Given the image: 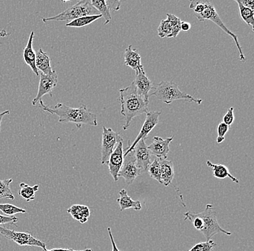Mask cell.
Masks as SVG:
<instances>
[{
  "label": "cell",
  "mask_w": 254,
  "mask_h": 251,
  "mask_svg": "<svg viewBox=\"0 0 254 251\" xmlns=\"http://www.w3.org/2000/svg\"><path fill=\"white\" fill-rule=\"evenodd\" d=\"M206 165L212 169V171H213V176L216 178L225 179L226 177H229L233 182H236V183H239L238 179L233 177L230 174L227 167L224 166L222 165H214V164H212V162L209 161L206 162Z\"/></svg>",
  "instance_id": "cell-23"
},
{
  "label": "cell",
  "mask_w": 254,
  "mask_h": 251,
  "mask_svg": "<svg viewBox=\"0 0 254 251\" xmlns=\"http://www.w3.org/2000/svg\"><path fill=\"white\" fill-rule=\"evenodd\" d=\"M233 112H234V108L230 107L227 113L224 115L223 119H222V120H223L222 122L226 124V125H228L229 127L231 126L232 124L233 123L235 120L234 113H233Z\"/></svg>",
  "instance_id": "cell-35"
},
{
  "label": "cell",
  "mask_w": 254,
  "mask_h": 251,
  "mask_svg": "<svg viewBox=\"0 0 254 251\" xmlns=\"http://www.w3.org/2000/svg\"><path fill=\"white\" fill-rule=\"evenodd\" d=\"M95 15H98V10L92 5L90 1L82 0L56 16L44 17L42 20L46 23L50 21H66V23H69L79 17Z\"/></svg>",
  "instance_id": "cell-4"
},
{
  "label": "cell",
  "mask_w": 254,
  "mask_h": 251,
  "mask_svg": "<svg viewBox=\"0 0 254 251\" xmlns=\"http://www.w3.org/2000/svg\"><path fill=\"white\" fill-rule=\"evenodd\" d=\"M161 113V112H156V111H151V112H149L148 111V112L146 113L145 120H144V124H143L142 128H141L140 132H139L137 137L134 140L133 144L125 149L124 157H125V156H126L127 154L129 153V152H132L135 146L136 145V144H137L140 140H147V138H148L149 133L158 125L159 117H160Z\"/></svg>",
  "instance_id": "cell-10"
},
{
  "label": "cell",
  "mask_w": 254,
  "mask_h": 251,
  "mask_svg": "<svg viewBox=\"0 0 254 251\" xmlns=\"http://www.w3.org/2000/svg\"><path fill=\"white\" fill-rule=\"evenodd\" d=\"M229 129L230 127L224 122L219 124L218 127H217V144H222L225 141V135L228 133Z\"/></svg>",
  "instance_id": "cell-33"
},
{
  "label": "cell",
  "mask_w": 254,
  "mask_h": 251,
  "mask_svg": "<svg viewBox=\"0 0 254 251\" xmlns=\"http://www.w3.org/2000/svg\"><path fill=\"white\" fill-rule=\"evenodd\" d=\"M119 195L120 196L117 198V201L120 206L121 211L130 209H133L136 211H140L142 209L140 201L131 199L125 189H122L119 191Z\"/></svg>",
  "instance_id": "cell-18"
},
{
  "label": "cell",
  "mask_w": 254,
  "mask_h": 251,
  "mask_svg": "<svg viewBox=\"0 0 254 251\" xmlns=\"http://www.w3.org/2000/svg\"><path fill=\"white\" fill-rule=\"evenodd\" d=\"M161 167V182L165 187L171 185L174 177V164L167 160H160Z\"/></svg>",
  "instance_id": "cell-21"
},
{
  "label": "cell",
  "mask_w": 254,
  "mask_h": 251,
  "mask_svg": "<svg viewBox=\"0 0 254 251\" xmlns=\"http://www.w3.org/2000/svg\"><path fill=\"white\" fill-rule=\"evenodd\" d=\"M190 7V9H193L195 15H198L205 8V1H191Z\"/></svg>",
  "instance_id": "cell-34"
},
{
  "label": "cell",
  "mask_w": 254,
  "mask_h": 251,
  "mask_svg": "<svg viewBox=\"0 0 254 251\" xmlns=\"http://www.w3.org/2000/svg\"><path fill=\"white\" fill-rule=\"evenodd\" d=\"M92 5L100 12V15L104 17V25H107L111 20V1H101V0H92L90 1Z\"/></svg>",
  "instance_id": "cell-22"
},
{
  "label": "cell",
  "mask_w": 254,
  "mask_h": 251,
  "mask_svg": "<svg viewBox=\"0 0 254 251\" xmlns=\"http://www.w3.org/2000/svg\"><path fill=\"white\" fill-rule=\"evenodd\" d=\"M102 17L101 15H90V16H85L79 17L76 20H72L70 23H66V27H70V28H82V27L87 26V25L91 24L95 20Z\"/></svg>",
  "instance_id": "cell-25"
},
{
  "label": "cell",
  "mask_w": 254,
  "mask_h": 251,
  "mask_svg": "<svg viewBox=\"0 0 254 251\" xmlns=\"http://www.w3.org/2000/svg\"><path fill=\"white\" fill-rule=\"evenodd\" d=\"M135 88L138 94L144 98V101L149 102L150 97V92L151 90L154 89V85L152 81L148 79L147 75L144 71V68L142 67L136 75L134 82Z\"/></svg>",
  "instance_id": "cell-12"
},
{
  "label": "cell",
  "mask_w": 254,
  "mask_h": 251,
  "mask_svg": "<svg viewBox=\"0 0 254 251\" xmlns=\"http://www.w3.org/2000/svg\"><path fill=\"white\" fill-rule=\"evenodd\" d=\"M34 38V31H31L30 33L29 39H28V43L25 46L23 51V59L25 64L31 67L33 72L36 75L39 76V72L36 66V52L33 47V41Z\"/></svg>",
  "instance_id": "cell-16"
},
{
  "label": "cell",
  "mask_w": 254,
  "mask_h": 251,
  "mask_svg": "<svg viewBox=\"0 0 254 251\" xmlns=\"http://www.w3.org/2000/svg\"><path fill=\"white\" fill-rule=\"evenodd\" d=\"M9 114V110L3 111V112H0V132H1V124L2 121L3 117L7 114Z\"/></svg>",
  "instance_id": "cell-41"
},
{
  "label": "cell",
  "mask_w": 254,
  "mask_h": 251,
  "mask_svg": "<svg viewBox=\"0 0 254 251\" xmlns=\"http://www.w3.org/2000/svg\"><path fill=\"white\" fill-rule=\"evenodd\" d=\"M123 138L119 133L114 131L111 128L103 127L102 146H101V164L106 165L109 161L111 154L114 152L117 144L123 141Z\"/></svg>",
  "instance_id": "cell-8"
},
{
  "label": "cell",
  "mask_w": 254,
  "mask_h": 251,
  "mask_svg": "<svg viewBox=\"0 0 254 251\" xmlns=\"http://www.w3.org/2000/svg\"><path fill=\"white\" fill-rule=\"evenodd\" d=\"M43 251H93V250L90 249H84V250L81 251H76L72 249H52L50 250H47V249Z\"/></svg>",
  "instance_id": "cell-39"
},
{
  "label": "cell",
  "mask_w": 254,
  "mask_h": 251,
  "mask_svg": "<svg viewBox=\"0 0 254 251\" xmlns=\"http://www.w3.org/2000/svg\"><path fill=\"white\" fill-rule=\"evenodd\" d=\"M0 235L20 246L39 247L42 249L43 251L47 249L46 243L35 238L31 233L16 232L15 230H9L6 227L0 226Z\"/></svg>",
  "instance_id": "cell-7"
},
{
  "label": "cell",
  "mask_w": 254,
  "mask_h": 251,
  "mask_svg": "<svg viewBox=\"0 0 254 251\" xmlns=\"http://www.w3.org/2000/svg\"><path fill=\"white\" fill-rule=\"evenodd\" d=\"M39 105L44 112L58 116L59 122L61 123H74L79 129H80L82 125L98 126L96 114L90 112L86 105H82L78 108H71L65 105L63 103H57L55 109H51L44 104L42 100L39 101Z\"/></svg>",
  "instance_id": "cell-1"
},
{
  "label": "cell",
  "mask_w": 254,
  "mask_h": 251,
  "mask_svg": "<svg viewBox=\"0 0 254 251\" xmlns=\"http://www.w3.org/2000/svg\"><path fill=\"white\" fill-rule=\"evenodd\" d=\"M107 231L108 233H109V238H110L111 245H112V251H120L119 250L118 248H117L115 241H114V237H113L112 233H111L110 227H108Z\"/></svg>",
  "instance_id": "cell-38"
},
{
  "label": "cell",
  "mask_w": 254,
  "mask_h": 251,
  "mask_svg": "<svg viewBox=\"0 0 254 251\" xmlns=\"http://www.w3.org/2000/svg\"><path fill=\"white\" fill-rule=\"evenodd\" d=\"M125 64L134 70L136 75L143 65L141 63V56L138 53L137 50L132 48V46L130 44L125 50Z\"/></svg>",
  "instance_id": "cell-17"
},
{
  "label": "cell",
  "mask_w": 254,
  "mask_h": 251,
  "mask_svg": "<svg viewBox=\"0 0 254 251\" xmlns=\"http://www.w3.org/2000/svg\"><path fill=\"white\" fill-rule=\"evenodd\" d=\"M36 66L38 71L44 75H51L54 72L51 66V59L46 52L39 49L36 52Z\"/></svg>",
  "instance_id": "cell-19"
},
{
  "label": "cell",
  "mask_w": 254,
  "mask_h": 251,
  "mask_svg": "<svg viewBox=\"0 0 254 251\" xmlns=\"http://www.w3.org/2000/svg\"><path fill=\"white\" fill-rule=\"evenodd\" d=\"M8 36H9V33H7L5 30H1V31H0V37L4 38Z\"/></svg>",
  "instance_id": "cell-42"
},
{
  "label": "cell",
  "mask_w": 254,
  "mask_h": 251,
  "mask_svg": "<svg viewBox=\"0 0 254 251\" xmlns=\"http://www.w3.org/2000/svg\"><path fill=\"white\" fill-rule=\"evenodd\" d=\"M18 222V218L15 217H7L0 214V225H16Z\"/></svg>",
  "instance_id": "cell-36"
},
{
  "label": "cell",
  "mask_w": 254,
  "mask_h": 251,
  "mask_svg": "<svg viewBox=\"0 0 254 251\" xmlns=\"http://www.w3.org/2000/svg\"><path fill=\"white\" fill-rule=\"evenodd\" d=\"M147 172L149 173L152 178L158 181L160 184L161 182V167H160V160L156 158L154 161L151 162L147 168Z\"/></svg>",
  "instance_id": "cell-29"
},
{
  "label": "cell",
  "mask_w": 254,
  "mask_h": 251,
  "mask_svg": "<svg viewBox=\"0 0 254 251\" xmlns=\"http://www.w3.org/2000/svg\"><path fill=\"white\" fill-rule=\"evenodd\" d=\"M167 19L166 20L169 22L171 24V35L168 36V38H176L177 37L179 33L181 32V23H182V20H180L179 17H176V15H173V14L167 13Z\"/></svg>",
  "instance_id": "cell-28"
},
{
  "label": "cell",
  "mask_w": 254,
  "mask_h": 251,
  "mask_svg": "<svg viewBox=\"0 0 254 251\" xmlns=\"http://www.w3.org/2000/svg\"><path fill=\"white\" fill-rule=\"evenodd\" d=\"M66 211L74 220L80 222L81 224L86 223L90 216V209L85 205H72Z\"/></svg>",
  "instance_id": "cell-20"
},
{
  "label": "cell",
  "mask_w": 254,
  "mask_h": 251,
  "mask_svg": "<svg viewBox=\"0 0 254 251\" xmlns=\"http://www.w3.org/2000/svg\"><path fill=\"white\" fill-rule=\"evenodd\" d=\"M171 31L172 29L169 22L167 20H162L158 28V36L162 39L168 38L171 35Z\"/></svg>",
  "instance_id": "cell-32"
},
{
  "label": "cell",
  "mask_w": 254,
  "mask_h": 251,
  "mask_svg": "<svg viewBox=\"0 0 254 251\" xmlns=\"http://www.w3.org/2000/svg\"><path fill=\"white\" fill-rule=\"evenodd\" d=\"M119 98L121 104V114L125 120L123 130H127L134 117L148 112L149 102L141 97L135 88L134 84L119 90Z\"/></svg>",
  "instance_id": "cell-2"
},
{
  "label": "cell",
  "mask_w": 254,
  "mask_h": 251,
  "mask_svg": "<svg viewBox=\"0 0 254 251\" xmlns=\"http://www.w3.org/2000/svg\"><path fill=\"white\" fill-rule=\"evenodd\" d=\"M239 1L244 7L254 10V0H239Z\"/></svg>",
  "instance_id": "cell-37"
},
{
  "label": "cell",
  "mask_w": 254,
  "mask_h": 251,
  "mask_svg": "<svg viewBox=\"0 0 254 251\" xmlns=\"http://www.w3.org/2000/svg\"><path fill=\"white\" fill-rule=\"evenodd\" d=\"M154 89L155 90L153 93H151V96H155L166 104H171L176 100H185L200 105L203 101L199 98H194L188 93L182 91L174 81H161L160 84H157Z\"/></svg>",
  "instance_id": "cell-3"
},
{
  "label": "cell",
  "mask_w": 254,
  "mask_h": 251,
  "mask_svg": "<svg viewBox=\"0 0 254 251\" xmlns=\"http://www.w3.org/2000/svg\"><path fill=\"white\" fill-rule=\"evenodd\" d=\"M196 214L202 219L203 229L201 233L205 237L206 241H209L214 235L219 233H223L228 236L232 235L231 233L226 231L220 227L217 221V212L214 210L212 204H206L204 211Z\"/></svg>",
  "instance_id": "cell-5"
},
{
  "label": "cell",
  "mask_w": 254,
  "mask_h": 251,
  "mask_svg": "<svg viewBox=\"0 0 254 251\" xmlns=\"http://www.w3.org/2000/svg\"><path fill=\"white\" fill-rule=\"evenodd\" d=\"M196 18L198 19V21L204 22L206 20H211L215 23L217 26L220 27V28L226 33L227 34L229 35L233 38L235 43H236V46L238 51H239V57L240 60L241 62H246V57L244 56V52H243L242 48H241V44H240L239 41H238V38L237 35L235 34L233 32L230 31L226 26H225V23L222 21V19L219 16L218 13L216 11L215 7L210 1H205V8L204 11L201 12V14L196 15Z\"/></svg>",
  "instance_id": "cell-6"
},
{
  "label": "cell",
  "mask_w": 254,
  "mask_h": 251,
  "mask_svg": "<svg viewBox=\"0 0 254 251\" xmlns=\"http://www.w3.org/2000/svg\"><path fill=\"white\" fill-rule=\"evenodd\" d=\"M12 182V178L0 179V199H7L11 201L15 199L13 193L11 191L9 187Z\"/></svg>",
  "instance_id": "cell-26"
},
{
  "label": "cell",
  "mask_w": 254,
  "mask_h": 251,
  "mask_svg": "<svg viewBox=\"0 0 254 251\" xmlns=\"http://www.w3.org/2000/svg\"><path fill=\"white\" fill-rule=\"evenodd\" d=\"M123 141H120L111 154L108 161L109 172L115 182L119 180V173L124 162Z\"/></svg>",
  "instance_id": "cell-13"
},
{
  "label": "cell",
  "mask_w": 254,
  "mask_h": 251,
  "mask_svg": "<svg viewBox=\"0 0 254 251\" xmlns=\"http://www.w3.org/2000/svg\"><path fill=\"white\" fill-rule=\"evenodd\" d=\"M0 211L7 217H12L15 214H25L27 212L25 209L12 204H0Z\"/></svg>",
  "instance_id": "cell-30"
},
{
  "label": "cell",
  "mask_w": 254,
  "mask_h": 251,
  "mask_svg": "<svg viewBox=\"0 0 254 251\" xmlns=\"http://www.w3.org/2000/svg\"><path fill=\"white\" fill-rule=\"evenodd\" d=\"M124 158L123 165L119 173V177H123L127 185H131L136 177L142 174L143 171L136 165L134 152L127 154Z\"/></svg>",
  "instance_id": "cell-9"
},
{
  "label": "cell",
  "mask_w": 254,
  "mask_h": 251,
  "mask_svg": "<svg viewBox=\"0 0 254 251\" xmlns=\"http://www.w3.org/2000/svg\"><path fill=\"white\" fill-rule=\"evenodd\" d=\"M145 141L146 140L144 139L140 140L132 150L136 160V165L143 172L147 171V168L151 163L152 156Z\"/></svg>",
  "instance_id": "cell-14"
},
{
  "label": "cell",
  "mask_w": 254,
  "mask_h": 251,
  "mask_svg": "<svg viewBox=\"0 0 254 251\" xmlns=\"http://www.w3.org/2000/svg\"><path fill=\"white\" fill-rule=\"evenodd\" d=\"M190 24L188 22L182 21L181 23V30L183 31H190Z\"/></svg>",
  "instance_id": "cell-40"
},
{
  "label": "cell",
  "mask_w": 254,
  "mask_h": 251,
  "mask_svg": "<svg viewBox=\"0 0 254 251\" xmlns=\"http://www.w3.org/2000/svg\"><path fill=\"white\" fill-rule=\"evenodd\" d=\"M39 90L36 97L33 98L32 101V104L33 106L39 104L41 98L45 95L49 94L50 95L51 97H53L52 92L58 84V76L55 71L51 75H44L41 73H39Z\"/></svg>",
  "instance_id": "cell-11"
},
{
  "label": "cell",
  "mask_w": 254,
  "mask_h": 251,
  "mask_svg": "<svg viewBox=\"0 0 254 251\" xmlns=\"http://www.w3.org/2000/svg\"><path fill=\"white\" fill-rule=\"evenodd\" d=\"M174 138V136L167 138L166 139L158 136L154 137L152 144L148 146L151 155L155 156L159 160H166L167 156L170 152V144Z\"/></svg>",
  "instance_id": "cell-15"
},
{
  "label": "cell",
  "mask_w": 254,
  "mask_h": 251,
  "mask_svg": "<svg viewBox=\"0 0 254 251\" xmlns=\"http://www.w3.org/2000/svg\"><path fill=\"white\" fill-rule=\"evenodd\" d=\"M236 2L238 4L239 7L240 15H241V18L244 22L249 25L252 27V29L254 31V12L252 9L246 8L244 7L242 4L240 3L239 0H236Z\"/></svg>",
  "instance_id": "cell-27"
},
{
  "label": "cell",
  "mask_w": 254,
  "mask_h": 251,
  "mask_svg": "<svg viewBox=\"0 0 254 251\" xmlns=\"http://www.w3.org/2000/svg\"><path fill=\"white\" fill-rule=\"evenodd\" d=\"M217 246L212 240L206 241L205 242L196 243L188 251H213Z\"/></svg>",
  "instance_id": "cell-31"
},
{
  "label": "cell",
  "mask_w": 254,
  "mask_h": 251,
  "mask_svg": "<svg viewBox=\"0 0 254 251\" xmlns=\"http://www.w3.org/2000/svg\"><path fill=\"white\" fill-rule=\"evenodd\" d=\"M20 187V190L18 191V194L22 198L28 203L34 201L35 194L36 192L39 191V185H35L34 186L31 187L24 182H21Z\"/></svg>",
  "instance_id": "cell-24"
}]
</instances>
